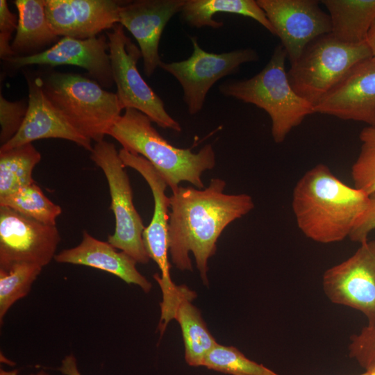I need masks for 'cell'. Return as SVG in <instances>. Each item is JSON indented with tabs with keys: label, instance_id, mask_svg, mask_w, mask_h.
Segmentation results:
<instances>
[{
	"label": "cell",
	"instance_id": "6da1fadb",
	"mask_svg": "<svg viewBox=\"0 0 375 375\" xmlns=\"http://www.w3.org/2000/svg\"><path fill=\"white\" fill-rule=\"evenodd\" d=\"M226 182L211 179L204 189L179 187L169 197L168 246L172 261L181 270L192 271V252L204 284L208 260L217 249V239L231 222L254 208L247 194L224 193Z\"/></svg>",
	"mask_w": 375,
	"mask_h": 375
},
{
	"label": "cell",
	"instance_id": "7a4b0ae2",
	"mask_svg": "<svg viewBox=\"0 0 375 375\" xmlns=\"http://www.w3.org/2000/svg\"><path fill=\"white\" fill-rule=\"evenodd\" d=\"M369 197L342 182L321 163L308 170L297 183L292 207L304 235L329 244L349 237Z\"/></svg>",
	"mask_w": 375,
	"mask_h": 375
},
{
	"label": "cell",
	"instance_id": "3957f363",
	"mask_svg": "<svg viewBox=\"0 0 375 375\" xmlns=\"http://www.w3.org/2000/svg\"><path fill=\"white\" fill-rule=\"evenodd\" d=\"M146 115L134 108H126L117 119L108 135L115 139L122 149L147 159L161 174L172 192L179 183L188 181L203 189V172L215 166V153L211 144L199 152L172 145L151 125Z\"/></svg>",
	"mask_w": 375,
	"mask_h": 375
},
{
	"label": "cell",
	"instance_id": "277c9868",
	"mask_svg": "<svg viewBox=\"0 0 375 375\" xmlns=\"http://www.w3.org/2000/svg\"><path fill=\"white\" fill-rule=\"evenodd\" d=\"M286 58V51L279 44L259 73L249 79L224 82L219 87L224 96L253 104L267 112L276 143L283 142L294 128L315 113L314 107L292 88L285 67Z\"/></svg>",
	"mask_w": 375,
	"mask_h": 375
},
{
	"label": "cell",
	"instance_id": "5b68a950",
	"mask_svg": "<svg viewBox=\"0 0 375 375\" xmlns=\"http://www.w3.org/2000/svg\"><path fill=\"white\" fill-rule=\"evenodd\" d=\"M42 88L54 108L80 134L96 142L104 136L123 108L116 93L77 74L50 72L41 74Z\"/></svg>",
	"mask_w": 375,
	"mask_h": 375
},
{
	"label": "cell",
	"instance_id": "8992f818",
	"mask_svg": "<svg viewBox=\"0 0 375 375\" xmlns=\"http://www.w3.org/2000/svg\"><path fill=\"white\" fill-rule=\"evenodd\" d=\"M372 57L366 42L346 44L328 33L306 47L288 76L294 92L315 107L358 63Z\"/></svg>",
	"mask_w": 375,
	"mask_h": 375
},
{
	"label": "cell",
	"instance_id": "52a82bcc",
	"mask_svg": "<svg viewBox=\"0 0 375 375\" xmlns=\"http://www.w3.org/2000/svg\"><path fill=\"white\" fill-rule=\"evenodd\" d=\"M90 153L91 160L106 178L111 197L115 228L107 242L137 262L147 264L150 257L143 241L145 227L134 206L131 185L119 152L112 143L103 140L96 142Z\"/></svg>",
	"mask_w": 375,
	"mask_h": 375
},
{
	"label": "cell",
	"instance_id": "ba28073f",
	"mask_svg": "<svg viewBox=\"0 0 375 375\" xmlns=\"http://www.w3.org/2000/svg\"><path fill=\"white\" fill-rule=\"evenodd\" d=\"M109 55L117 95L123 109L134 108L146 115L159 126L176 132L180 124L167 112L162 99L143 79L137 67L141 51L117 24L106 33Z\"/></svg>",
	"mask_w": 375,
	"mask_h": 375
},
{
	"label": "cell",
	"instance_id": "9c48e42d",
	"mask_svg": "<svg viewBox=\"0 0 375 375\" xmlns=\"http://www.w3.org/2000/svg\"><path fill=\"white\" fill-rule=\"evenodd\" d=\"M193 51L186 60L161 62L160 67L172 75L181 84L183 101L190 115L203 108L206 95L219 79L235 74L244 63L257 61V52L249 48L215 53L199 46L196 37H190Z\"/></svg>",
	"mask_w": 375,
	"mask_h": 375
},
{
	"label": "cell",
	"instance_id": "30bf717a",
	"mask_svg": "<svg viewBox=\"0 0 375 375\" xmlns=\"http://www.w3.org/2000/svg\"><path fill=\"white\" fill-rule=\"evenodd\" d=\"M60 242L56 225L0 206V269L23 262L45 267L54 259Z\"/></svg>",
	"mask_w": 375,
	"mask_h": 375
},
{
	"label": "cell",
	"instance_id": "8fae6325",
	"mask_svg": "<svg viewBox=\"0 0 375 375\" xmlns=\"http://www.w3.org/2000/svg\"><path fill=\"white\" fill-rule=\"evenodd\" d=\"M322 285L332 303L358 310L367 325L375 324V241L360 244L351 256L328 269Z\"/></svg>",
	"mask_w": 375,
	"mask_h": 375
},
{
	"label": "cell",
	"instance_id": "7c38bea8",
	"mask_svg": "<svg viewBox=\"0 0 375 375\" xmlns=\"http://www.w3.org/2000/svg\"><path fill=\"white\" fill-rule=\"evenodd\" d=\"M315 0H258L281 42L290 65L319 36L331 33L328 14Z\"/></svg>",
	"mask_w": 375,
	"mask_h": 375
},
{
	"label": "cell",
	"instance_id": "4fadbf2b",
	"mask_svg": "<svg viewBox=\"0 0 375 375\" xmlns=\"http://www.w3.org/2000/svg\"><path fill=\"white\" fill-rule=\"evenodd\" d=\"M119 156L125 167L133 168L145 179L151 190L154 209L151 221L143 232V241L146 250L160 271V276L156 274L153 277L158 281L162 292V298L172 299L178 291L171 279L168 260V224L169 197L165 190L166 181L156 169L147 159L140 155L133 154L121 149Z\"/></svg>",
	"mask_w": 375,
	"mask_h": 375
},
{
	"label": "cell",
	"instance_id": "5bb4252c",
	"mask_svg": "<svg viewBox=\"0 0 375 375\" xmlns=\"http://www.w3.org/2000/svg\"><path fill=\"white\" fill-rule=\"evenodd\" d=\"M108 50V38L103 35L85 40L63 37L53 47L38 53L5 60L15 69L31 65L78 66L86 69L101 86L110 88L115 83Z\"/></svg>",
	"mask_w": 375,
	"mask_h": 375
},
{
	"label": "cell",
	"instance_id": "9a60e30c",
	"mask_svg": "<svg viewBox=\"0 0 375 375\" xmlns=\"http://www.w3.org/2000/svg\"><path fill=\"white\" fill-rule=\"evenodd\" d=\"M185 0H139L124 3L119 21L137 40L144 72L151 76L160 66L159 43L168 22L180 12Z\"/></svg>",
	"mask_w": 375,
	"mask_h": 375
},
{
	"label": "cell",
	"instance_id": "2e32d148",
	"mask_svg": "<svg viewBox=\"0 0 375 375\" xmlns=\"http://www.w3.org/2000/svg\"><path fill=\"white\" fill-rule=\"evenodd\" d=\"M49 23L58 36L85 40L118 24L124 3L115 0H44Z\"/></svg>",
	"mask_w": 375,
	"mask_h": 375
},
{
	"label": "cell",
	"instance_id": "e0dca14e",
	"mask_svg": "<svg viewBox=\"0 0 375 375\" xmlns=\"http://www.w3.org/2000/svg\"><path fill=\"white\" fill-rule=\"evenodd\" d=\"M314 111L375 126V60L358 63Z\"/></svg>",
	"mask_w": 375,
	"mask_h": 375
},
{
	"label": "cell",
	"instance_id": "ac0fdd59",
	"mask_svg": "<svg viewBox=\"0 0 375 375\" xmlns=\"http://www.w3.org/2000/svg\"><path fill=\"white\" fill-rule=\"evenodd\" d=\"M28 101L24 122L17 133L0 151H6L45 138H60L72 141L91 151V140L80 134L54 108L42 88L40 76L28 79Z\"/></svg>",
	"mask_w": 375,
	"mask_h": 375
},
{
	"label": "cell",
	"instance_id": "d6986e66",
	"mask_svg": "<svg viewBox=\"0 0 375 375\" xmlns=\"http://www.w3.org/2000/svg\"><path fill=\"white\" fill-rule=\"evenodd\" d=\"M54 260L59 263L85 265L115 275L128 284L140 286L148 293L151 283L137 269V262L126 253L117 251L108 242L96 239L86 231L76 247L61 251Z\"/></svg>",
	"mask_w": 375,
	"mask_h": 375
},
{
	"label": "cell",
	"instance_id": "ffe728a7",
	"mask_svg": "<svg viewBox=\"0 0 375 375\" xmlns=\"http://www.w3.org/2000/svg\"><path fill=\"white\" fill-rule=\"evenodd\" d=\"M14 3L19 17L11 44L15 56L38 53L40 49L58 40L47 19L44 0H17Z\"/></svg>",
	"mask_w": 375,
	"mask_h": 375
},
{
	"label": "cell",
	"instance_id": "44dd1931",
	"mask_svg": "<svg viewBox=\"0 0 375 375\" xmlns=\"http://www.w3.org/2000/svg\"><path fill=\"white\" fill-rule=\"evenodd\" d=\"M329 12L331 34L339 41L365 42L375 20V0H323Z\"/></svg>",
	"mask_w": 375,
	"mask_h": 375
},
{
	"label": "cell",
	"instance_id": "7402d4cb",
	"mask_svg": "<svg viewBox=\"0 0 375 375\" xmlns=\"http://www.w3.org/2000/svg\"><path fill=\"white\" fill-rule=\"evenodd\" d=\"M180 12L182 19L191 26H208L212 28H219L223 26L222 22L213 19V16L217 13L240 15L252 18L275 35L272 25L257 1L185 0Z\"/></svg>",
	"mask_w": 375,
	"mask_h": 375
},
{
	"label": "cell",
	"instance_id": "603a6c76",
	"mask_svg": "<svg viewBox=\"0 0 375 375\" xmlns=\"http://www.w3.org/2000/svg\"><path fill=\"white\" fill-rule=\"evenodd\" d=\"M192 299L184 297L181 300L174 318L181 328L186 362L192 367H200L217 342L208 329L200 311L191 303Z\"/></svg>",
	"mask_w": 375,
	"mask_h": 375
},
{
	"label": "cell",
	"instance_id": "cb8c5ba5",
	"mask_svg": "<svg viewBox=\"0 0 375 375\" xmlns=\"http://www.w3.org/2000/svg\"><path fill=\"white\" fill-rule=\"evenodd\" d=\"M40 160L32 143L0 151V198L35 183L32 173Z\"/></svg>",
	"mask_w": 375,
	"mask_h": 375
},
{
	"label": "cell",
	"instance_id": "d4e9b609",
	"mask_svg": "<svg viewBox=\"0 0 375 375\" xmlns=\"http://www.w3.org/2000/svg\"><path fill=\"white\" fill-rule=\"evenodd\" d=\"M0 206L49 225H56V218L62 212L61 207L46 197L35 182L0 198Z\"/></svg>",
	"mask_w": 375,
	"mask_h": 375
},
{
	"label": "cell",
	"instance_id": "484cf974",
	"mask_svg": "<svg viewBox=\"0 0 375 375\" xmlns=\"http://www.w3.org/2000/svg\"><path fill=\"white\" fill-rule=\"evenodd\" d=\"M42 267L31 263H17L8 269H0V322L10 308L26 297Z\"/></svg>",
	"mask_w": 375,
	"mask_h": 375
},
{
	"label": "cell",
	"instance_id": "4316f807",
	"mask_svg": "<svg viewBox=\"0 0 375 375\" xmlns=\"http://www.w3.org/2000/svg\"><path fill=\"white\" fill-rule=\"evenodd\" d=\"M203 366L230 375H279L249 359L237 348L218 343L207 354Z\"/></svg>",
	"mask_w": 375,
	"mask_h": 375
},
{
	"label": "cell",
	"instance_id": "83f0119b",
	"mask_svg": "<svg viewBox=\"0 0 375 375\" xmlns=\"http://www.w3.org/2000/svg\"><path fill=\"white\" fill-rule=\"evenodd\" d=\"M360 150L351 167L354 187L368 196L375 195V126H367L360 133Z\"/></svg>",
	"mask_w": 375,
	"mask_h": 375
},
{
	"label": "cell",
	"instance_id": "f1b7e54d",
	"mask_svg": "<svg viewBox=\"0 0 375 375\" xmlns=\"http://www.w3.org/2000/svg\"><path fill=\"white\" fill-rule=\"evenodd\" d=\"M28 105L20 101H9L0 97V142H8L19 131L27 112Z\"/></svg>",
	"mask_w": 375,
	"mask_h": 375
},
{
	"label": "cell",
	"instance_id": "f546056e",
	"mask_svg": "<svg viewBox=\"0 0 375 375\" xmlns=\"http://www.w3.org/2000/svg\"><path fill=\"white\" fill-rule=\"evenodd\" d=\"M349 354L366 369L375 362V324L367 325L358 334L351 337Z\"/></svg>",
	"mask_w": 375,
	"mask_h": 375
},
{
	"label": "cell",
	"instance_id": "4dcf8cb0",
	"mask_svg": "<svg viewBox=\"0 0 375 375\" xmlns=\"http://www.w3.org/2000/svg\"><path fill=\"white\" fill-rule=\"evenodd\" d=\"M18 19L8 8L6 0L0 1V57L5 60L14 57L10 40L17 28Z\"/></svg>",
	"mask_w": 375,
	"mask_h": 375
},
{
	"label": "cell",
	"instance_id": "1f68e13d",
	"mask_svg": "<svg viewBox=\"0 0 375 375\" xmlns=\"http://www.w3.org/2000/svg\"><path fill=\"white\" fill-rule=\"evenodd\" d=\"M375 229V195L370 196L368 205L357 220L349 235L351 240L360 244L367 241L370 232Z\"/></svg>",
	"mask_w": 375,
	"mask_h": 375
},
{
	"label": "cell",
	"instance_id": "d6a6232c",
	"mask_svg": "<svg viewBox=\"0 0 375 375\" xmlns=\"http://www.w3.org/2000/svg\"><path fill=\"white\" fill-rule=\"evenodd\" d=\"M58 369L64 375H81L78 369L76 358L72 354L64 358Z\"/></svg>",
	"mask_w": 375,
	"mask_h": 375
},
{
	"label": "cell",
	"instance_id": "836d02e7",
	"mask_svg": "<svg viewBox=\"0 0 375 375\" xmlns=\"http://www.w3.org/2000/svg\"><path fill=\"white\" fill-rule=\"evenodd\" d=\"M366 42L370 49L372 58L375 60V20L368 32Z\"/></svg>",
	"mask_w": 375,
	"mask_h": 375
},
{
	"label": "cell",
	"instance_id": "e575fe53",
	"mask_svg": "<svg viewBox=\"0 0 375 375\" xmlns=\"http://www.w3.org/2000/svg\"><path fill=\"white\" fill-rule=\"evenodd\" d=\"M0 375H19V374H18V372L17 369L7 371L3 369H1ZM29 375H50V374L44 371H40L38 372L37 374H29Z\"/></svg>",
	"mask_w": 375,
	"mask_h": 375
},
{
	"label": "cell",
	"instance_id": "d590c367",
	"mask_svg": "<svg viewBox=\"0 0 375 375\" xmlns=\"http://www.w3.org/2000/svg\"><path fill=\"white\" fill-rule=\"evenodd\" d=\"M364 375H375V362L369 365L364 372Z\"/></svg>",
	"mask_w": 375,
	"mask_h": 375
},
{
	"label": "cell",
	"instance_id": "8d00e7d4",
	"mask_svg": "<svg viewBox=\"0 0 375 375\" xmlns=\"http://www.w3.org/2000/svg\"><path fill=\"white\" fill-rule=\"evenodd\" d=\"M194 293H193L192 291L190 290V294L184 297H194ZM183 297V298H184ZM174 318V317H173ZM166 326L167 325H164L163 324H162L161 322H160V331H161V333L165 331V328H166Z\"/></svg>",
	"mask_w": 375,
	"mask_h": 375
},
{
	"label": "cell",
	"instance_id": "74e56055",
	"mask_svg": "<svg viewBox=\"0 0 375 375\" xmlns=\"http://www.w3.org/2000/svg\"><path fill=\"white\" fill-rule=\"evenodd\" d=\"M359 375H364V373L361 374H359Z\"/></svg>",
	"mask_w": 375,
	"mask_h": 375
}]
</instances>
